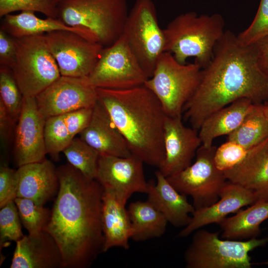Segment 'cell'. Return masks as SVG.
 I'll return each instance as SVG.
<instances>
[{"label": "cell", "instance_id": "cell-1", "mask_svg": "<svg viewBox=\"0 0 268 268\" xmlns=\"http://www.w3.org/2000/svg\"><path fill=\"white\" fill-rule=\"evenodd\" d=\"M57 172L59 187L44 231L58 245L64 268H86L103 252V188L70 164Z\"/></svg>", "mask_w": 268, "mask_h": 268}, {"label": "cell", "instance_id": "cell-2", "mask_svg": "<svg viewBox=\"0 0 268 268\" xmlns=\"http://www.w3.org/2000/svg\"><path fill=\"white\" fill-rule=\"evenodd\" d=\"M241 98L254 104L268 101V77L259 66L254 45L243 44L227 30L201 69L199 85L184 106V117L199 131L208 116Z\"/></svg>", "mask_w": 268, "mask_h": 268}, {"label": "cell", "instance_id": "cell-3", "mask_svg": "<svg viewBox=\"0 0 268 268\" xmlns=\"http://www.w3.org/2000/svg\"><path fill=\"white\" fill-rule=\"evenodd\" d=\"M97 91L99 102L124 137L132 154L159 168L165 156L166 115L154 94L144 85Z\"/></svg>", "mask_w": 268, "mask_h": 268}, {"label": "cell", "instance_id": "cell-4", "mask_svg": "<svg viewBox=\"0 0 268 268\" xmlns=\"http://www.w3.org/2000/svg\"><path fill=\"white\" fill-rule=\"evenodd\" d=\"M224 27V19L218 13H181L164 29L165 52L171 53L181 64H186L188 58L193 57L203 68L211 61L214 49L225 31Z\"/></svg>", "mask_w": 268, "mask_h": 268}, {"label": "cell", "instance_id": "cell-5", "mask_svg": "<svg viewBox=\"0 0 268 268\" xmlns=\"http://www.w3.org/2000/svg\"><path fill=\"white\" fill-rule=\"evenodd\" d=\"M128 13L127 0H60L57 18L84 29L105 48L122 35Z\"/></svg>", "mask_w": 268, "mask_h": 268}, {"label": "cell", "instance_id": "cell-6", "mask_svg": "<svg viewBox=\"0 0 268 268\" xmlns=\"http://www.w3.org/2000/svg\"><path fill=\"white\" fill-rule=\"evenodd\" d=\"M201 69L195 62L181 64L165 52L144 85L157 98L166 116L182 117L184 106L199 85Z\"/></svg>", "mask_w": 268, "mask_h": 268}, {"label": "cell", "instance_id": "cell-7", "mask_svg": "<svg viewBox=\"0 0 268 268\" xmlns=\"http://www.w3.org/2000/svg\"><path fill=\"white\" fill-rule=\"evenodd\" d=\"M219 233L196 230L184 253L187 268H251L249 252L268 243V237L243 241L220 239Z\"/></svg>", "mask_w": 268, "mask_h": 268}, {"label": "cell", "instance_id": "cell-8", "mask_svg": "<svg viewBox=\"0 0 268 268\" xmlns=\"http://www.w3.org/2000/svg\"><path fill=\"white\" fill-rule=\"evenodd\" d=\"M15 38L16 60L10 67L23 97H36L61 76L45 34Z\"/></svg>", "mask_w": 268, "mask_h": 268}, {"label": "cell", "instance_id": "cell-9", "mask_svg": "<svg viewBox=\"0 0 268 268\" xmlns=\"http://www.w3.org/2000/svg\"><path fill=\"white\" fill-rule=\"evenodd\" d=\"M123 35L148 78L165 52L164 29L152 0H136L128 13Z\"/></svg>", "mask_w": 268, "mask_h": 268}, {"label": "cell", "instance_id": "cell-10", "mask_svg": "<svg viewBox=\"0 0 268 268\" xmlns=\"http://www.w3.org/2000/svg\"><path fill=\"white\" fill-rule=\"evenodd\" d=\"M216 147L202 145L196 154L193 164L167 178L180 193L190 196L195 210L208 207L219 199L227 180L224 172L216 167L214 155Z\"/></svg>", "mask_w": 268, "mask_h": 268}, {"label": "cell", "instance_id": "cell-11", "mask_svg": "<svg viewBox=\"0 0 268 268\" xmlns=\"http://www.w3.org/2000/svg\"><path fill=\"white\" fill-rule=\"evenodd\" d=\"M87 78L96 88L115 90L143 85L148 78L123 34L112 45L104 48Z\"/></svg>", "mask_w": 268, "mask_h": 268}, {"label": "cell", "instance_id": "cell-12", "mask_svg": "<svg viewBox=\"0 0 268 268\" xmlns=\"http://www.w3.org/2000/svg\"><path fill=\"white\" fill-rule=\"evenodd\" d=\"M45 38L61 76L88 77L104 48L71 31H53L45 34Z\"/></svg>", "mask_w": 268, "mask_h": 268}, {"label": "cell", "instance_id": "cell-13", "mask_svg": "<svg viewBox=\"0 0 268 268\" xmlns=\"http://www.w3.org/2000/svg\"><path fill=\"white\" fill-rule=\"evenodd\" d=\"M35 98L46 119L81 108H93L98 101L97 88L87 77L61 76Z\"/></svg>", "mask_w": 268, "mask_h": 268}, {"label": "cell", "instance_id": "cell-14", "mask_svg": "<svg viewBox=\"0 0 268 268\" xmlns=\"http://www.w3.org/2000/svg\"><path fill=\"white\" fill-rule=\"evenodd\" d=\"M143 162L137 157L99 156L95 179L126 205L134 193L147 194L149 183L143 172Z\"/></svg>", "mask_w": 268, "mask_h": 268}, {"label": "cell", "instance_id": "cell-15", "mask_svg": "<svg viewBox=\"0 0 268 268\" xmlns=\"http://www.w3.org/2000/svg\"><path fill=\"white\" fill-rule=\"evenodd\" d=\"M46 119L39 111L35 97H23L14 131V154L18 167L45 160Z\"/></svg>", "mask_w": 268, "mask_h": 268}, {"label": "cell", "instance_id": "cell-16", "mask_svg": "<svg viewBox=\"0 0 268 268\" xmlns=\"http://www.w3.org/2000/svg\"><path fill=\"white\" fill-rule=\"evenodd\" d=\"M182 118L167 116L165 118L163 133L165 156L158 170L166 177L189 166L201 145L198 130L185 126Z\"/></svg>", "mask_w": 268, "mask_h": 268}, {"label": "cell", "instance_id": "cell-17", "mask_svg": "<svg viewBox=\"0 0 268 268\" xmlns=\"http://www.w3.org/2000/svg\"><path fill=\"white\" fill-rule=\"evenodd\" d=\"M255 202L252 192L227 180L221 189L218 201L208 207L195 210L190 223L178 233V236L185 237L205 225L218 224L229 213L237 212L242 207Z\"/></svg>", "mask_w": 268, "mask_h": 268}, {"label": "cell", "instance_id": "cell-18", "mask_svg": "<svg viewBox=\"0 0 268 268\" xmlns=\"http://www.w3.org/2000/svg\"><path fill=\"white\" fill-rule=\"evenodd\" d=\"M224 174L227 181L252 192L255 202L268 201V137L250 149L240 163Z\"/></svg>", "mask_w": 268, "mask_h": 268}, {"label": "cell", "instance_id": "cell-19", "mask_svg": "<svg viewBox=\"0 0 268 268\" xmlns=\"http://www.w3.org/2000/svg\"><path fill=\"white\" fill-rule=\"evenodd\" d=\"M15 243L10 268H64L60 248L47 232L24 235Z\"/></svg>", "mask_w": 268, "mask_h": 268}, {"label": "cell", "instance_id": "cell-20", "mask_svg": "<svg viewBox=\"0 0 268 268\" xmlns=\"http://www.w3.org/2000/svg\"><path fill=\"white\" fill-rule=\"evenodd\" d=\"M80 138L100 156L128 157L132 155L124 137L99 102L93 107L90 122Z\"/></svg>", "mask_w": 268, "mask_h": 268}, {"label": "cell", "instance_id": "cell-21", "mask_svg": "<svg viewBox=\"0 0 268 268\" xmlns=\"http://www.w3.org/2000/svg\"><path fill=\"white\" fill-rule=\"evenodd\" d=\"M17 197L26 198L44 206L56 193L59 183L57 169L45 160L18 167Z\"/></svg>", "mask_w": 268, "mask_h": 268}, {"label": "cell", "instance_id": "cell-22", "mask_svg": "<svg viewBox=\"0 0 268 268\" xmlns=\"http://www.w3.org/2000/svg\"><path fill=\"white\" fill-rule=\"evenodd\" d=\"M156 184L149 183L147 201L159 210L168 222L175 227H185L190 222L195 208L187 196L178 192L158 170Z\"/></svg>", "mask_w": 268, "mask_h": 268}, {"label": "cell", "instance_id": "cell-23", "mask_svg": "<svg viewBox=\"0 0 268 268\" xmlns=\"http://www.w3.org/2000/svg\"><path fill=\"white\" fill-rule=\"evenodd\" d=\"M115 195L103 188L101 222L103 234V252L113 247L129 248L132 225L127 209Z\"/></svg>", "mask_w": 268, "mask_h": 268}, {"label": "cell", "instance_id": "cell-24", "mask_svg": "<svg viewBox=\"0 0 268 268\" xmlns=\"http://www.w3.org/2000/svg\"><path fill=\"white\" fill-rule=\"evenodd\" d=\"M254 104L247 98H241L208 116L199 130L201 145L210 147L216 138L232 133L241 124Z\"/></svg>", "mask_w": 268, "mask_h": 268}, {"label": "cell", "instance_id": "cell-25", "mask_svg": "<svg viewBox=\"0 0 268 268\" xmlns=\"http://www.w3.org/2000/svg\"><path fill=\"white\" fill-rule=\"evenodd\" d=\"M34 12L22 11L18 14H7L4 16L0 29L16 38L55 31H68L94 42L90 34L83 28L68 26L58 18L47 17L42 19L36 16Z\"/></svg>", "mask_w": 268, "mask_h": 268}, {"label": "cell", "instance_id": "cell-26", "mask_svg": "<svg viewBox=\"0 0 268 268\" xmlns=\"http://www.w3.org/2000/svg\"><path fill=\"white\" fill-rule=\"evenodd\" d=\"M268 219V201H257L234 216L225 217L218 224L222 239L241 240L257 238L261 233L260 225Z\"/></svg>", "mask_w": 268, "mask_h": 268}, {"label": "cell", "instance_id": "cell-27", "mask_svg": "<svg viewBox=\"0 0 268 268\" xmlns=\"http://www.w3.org/2000/svg\"><path fill=\"white\" fill-rule=\"evenodd\" d=\"M127 210L133 240L139 242L159 238L165 233L167 219L148 201L132 202Z\"/></svg>", "mask_w": 268, "mask_h": 268}, {"label": "cell", "instance_id": "cell-28", "mask_svg": "<svg viewBox=\"0 0 268 268\" xmlns=\"http://www.w3.org/2000/svg\"><path fill=\"white\" fill-rule=\"evenodd\" d=\"M263 104H254L239 127L227 135V140L251 149L268 137V123Z\"/></svg>", "mask_w": 268, "mask_h": 268}, {"label": "cell", "instance_id": "cell-29", "mask_svg": "<svg viewBox=\"0 0 268 268\" xmlns=\"http://www.w3.org/2000/svg\"><path fill=\"white\" fill-rule=\"evenodd\" d=\"M63 152L69 164L85 177L95 179L100 155L93 148L80 137H74Z\"/></svg>", "mask_w": 268, "mask_h": 268}, {"label": "cell", "instance_id": "cell-30", "mask_svg": "<svg viewBox=\"0 0 268 268\" xmlns=\"http://www.w3.org/2000/svg\"><path fill=\"white\" fill-rule=\"evenodd\" d=\"M14 201L21 222L28 234L34 235L43 231L50 219L51 210L28 199L16 197Z\"/></svg>", "mask_w": 268, "mask_h": 268}, {"label": "cell", "instance_id": "cell-31", "mask_svg": "<svg viewBox=\"0 0 268 268\" xmlns=\"http://www.w3.org/2000/svg\"><path fill=\"white\" fill-rule=\"evenodd\" d=\"M44 134L47 153L56 159L73 138L67 127L63 115L46 119Z\"/></svg>", "mask_w": 268, "mask_h": 268}, {"label": "cell", "instance_id": "cell-32", "mask_svg": "<svg viewBox=\"0 0 268 268\" xmlns=\"http://www.w3.org/2000/svg\"><path fill=\"white\" fill-rule=\"evenodd\" d=\"M23 95L10 68L0 66V102L14 122H17L21 110Z\"/></svg>", "mask_w": 268, "mask_h": 268}, {"label": "cell", "instance_id": "cell-33", "mask_svg": "<svg viewBox=\"0 0 268 268\" xmlns=\"http://www.w3.org/2000/svg\"><path fill=\"white\" fill-rule=\"evenodd\" d=\"M60 0H0V16L16 11L41 12L48 17L57 18Z\"/></svg>", "mask_w": 268, "mask_h": 268}, {"label": "cell", "instance_id": "cell-34", "mask_svg": "<svg viewBox=\"0 0 268 268\" xmlns=\"http://www.w3.org/2000/svg\"><path fill=\"white\" fill-rule=\"evenodd\" d=\"M21 223L18 209L14 201L0 208V245L8 241L16 242L24 236Z\"/></svg>", "mask_w": 268, "mask_h": 268}, {"label": "cell", "instance_id": "cell-35", "mask_svg": "<svg viewBox=\"0 0 268 268\" xmlns=\"http://www.w3.org/2000/svg\"><path fill=\"white\" fill-rule=\"evenodd\" d=\"M268 36V0H261L256 14L250 25L238 35L244 45H253Z\"/></svg>", "mask_w": 268, "mask_h": 268}, {"label": "cell", "instance_id": "cell-36", "mask_svg": "<svg viewBox=\"0 0 268 268\" xmlns=\"http://www.w3.org/2000/svg\"><path fill=\"white\" fill-rule=\"evenodd\" d=\"M250 149L235 142L227 140L216 147L214 155L215 164L223 172L230 170L246 157Z\"/></svg>", "mask_w": 268, "mask_h": 268}, {"label": "cell", "instance_id": "cell-37", "mask_svg": "<svg viewBox=\"0 0 268 268\" xmlns=\"http://www.w3.org/2000/svg\"><path fill=\"white\" fill-rule=\"evenodd\" d=\"M18 176L17 170L5 165L0 167V208L13 201L17 197Z\"/></svg>", "mask_w": 268, "mask_h": 268}, {"label": "cell", "instance_id": "cell-38", "mask_svg": "<svg viewBox=\"0 0 268 268\" xmlns=\"http://www.w3.org/2000/svg\"><path fill=\"white\" fill-rule=\"evenodd\" d=\"M93 108H84L63 114L67 127L72 137L79 134L89 124Z\"/></svg>", "mask_w": 268, "mask_h": 268}, {"label": "cell", "instance_id": "cell-39", "mask_svg": "<svg viewBox=\"0 0 268 268\" xmlns=\"http://www.w3.org/2000/svg\"><path fill=\"white\" fill-rule=\"evenodd\" d=\"M15 38L5 31L0 30V65L10 68L16 57Z\"/></svg>", "mask_w": 268, "mask_h": 268}, {"label": "cell", "instance_id": "cell-40", "mask_svg": "<svg viewBox=\"0 0 268 268\" xmlns=\"http://www.w3.org/2000/svg\"><path fill=\"white\" fill-rule=\"evenodd\" d=\"M15 124V123L2 103L0 102V135L2 148L7 146L12 135Z\"/></svg>", "mask_w": 268, "mask_h": 268}, {"label": "cell", "instance_id": "cell-41", "mask_svg": "<svg viewBox=\"0 0 268 268\" xmlns=\"http://www.w3.org/2000/svg\"><path fill=\"white\" fill-rule=\"evenodd\" d=\"M259 66L268 77V36L253 44Z\"/></svg>", "mask_w": 268, "mask_h": 268}, {"label": "cell", "instance_id": "cell-42", "mask_svg": "<svg viewBox=\"0 0 268 268\" xmlns=\"http://www.w3.org/2000/svg\"><path fill=\"white\" fill-rule=\"evenodd\" d=\"M263 107L264 115L268 123V101L263 103Z\"/></svg>", "mask_w": 268, "mask_h": 268}]
</instances>
